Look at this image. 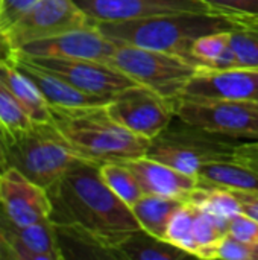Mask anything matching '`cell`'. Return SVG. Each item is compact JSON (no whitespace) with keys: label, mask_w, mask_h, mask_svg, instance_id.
Wrapping results in <instances>:
<instances>
[{"label":"cell","mask_w":258,"mask_h":260,"mask_svg":"<svg viewBox=\"0 0 258 260\" xmlns=\"http://www.w3.org/2000/svg\"><path fill=\"white\" fill-rule=\"evenodd\" d=\"M47 193L52 204L49 219L55 227L87 233L116 251L122 239L141 229L131 207L103 181L99 163L79 161Z\"/></svg>","instance_id":"cell-1"},{"label":"cell","mask_w":258,"mask_h":260,"mask_svg":"<svg viewBox=\"0 0 258 260\" xmlns=\"http://www.w3.org/2000/svg\"><path fill=\"white\" fill-rule=\"evenodd\" d=\"M52 123L84 158L94 163L126 161L144 157L151 139L120 125L106 104L87 107H53Z\"/></svg>","instance_id":"cell-2"},{"label":"cell","mask_w":258,"mask_h":260,"mask_svg":"<svg viewBox=\"0 0 258 260\" xmlns=\"http://www.w3.org/2000/svg\"><path fill=\"white\" fill-rule=\"evenodd\" d=\"M96 27L113 43L166 52L199 67L193 56L195 41L208 34L234 30L239 26L219 15L179 12L125 21H100Z\"/></svg>","instance_id":"cell-3"},{"label":"cell","mask_w":258,"mask_h":260,"mask_svg":"<svg viewBox=\"0 0 258 260\" xmlns=\"http://www.w3.org/2000/svg\"><path fill=\"white\" fill-rule=\"evenodd\" d=\"M82 160L53 123H33L6 137V169L15 168L44 189L53 186Z\"/></svg>","instance_id":"cell-4"},{"label":"cell","mask_w":258,"mask_h":260,"mask_svg":"<svg viewBox=\"0 0 258 260\" xmlns=\"http://www.w3.org/2000/svg\"><path fill=\"white\" fill-rule=\"evenodd\" d=\"M240 143L236 137L190 125L175 116L166 129L151 139L146 157L198 175L205 165L231 160Z\"/></svg>","instance_id":"cell-5"},{"label":"cell","mask_w":258,"mask_h":260,"mask_svg":"<svg viewBox=\"0 0 258 260\" xmlns=\"http://www.w3.org/2000/svg\"><path fill=\"white\" fill-rule=\"evenodd\" d=\"M111 66L173 102L199 69L179 56L123 43H116Z\"/></svg>","instance_id":"cell-6"},{"label":"cell","mask_w":258,"mask_h":260,"mask_svg":"<svg viewBox=\"0 0 258 260\" xmlns=\"http://www.w3.org/2000/svg\"><path fill=\"white\" fill-rule=\"evenodd\" d=\"M175 116L190 125L236 139L258 140V102L231 98H179Z\"/></svg>","instance_id":"cell-7"},{"label":"cell","mask_w":258,"mask_h":260,"mask_svg":"<svg viewBox=\"0 0 258 260\" xmlns=\"http://www.w3.org/2000/svg\"><path fill=\"white\" fill-rule=\"evenodd\" d=\"M108 113L129 131L154 139L175 117V102L135 84L116 93L106 102Z\"/></svg>","instance_id":"cell-8"},{"label":"cell","mask_w":258,"mask_h":260,"mask_svg":"<svg viewBox=\"0 0 258 260\" xmlns=\"http://www.w3.org/2000/svg\"><path fill=\"white\" fill-rule=\"evenodd\" d=\"M17 56L59 76L85 93L106 99H111L116 93L137 84L128 75L106 62L59 56H27L21 53H17Z\"/></svg>","instance_id":"cell-9"},{"label":"cell","mask_w":258,"mask_h":260,"mask_svg":"<svg viewBox=\"0 0 258 260\" xmlns=\"http://www.w3.org/2000/svg\"><path fill=\"white\" fill-rule=\"evenodd\" d=\"M90 26H96V23L73 0H38L6 30V35L17 50L27 43Z\"/></svg>","instance_id":"cell-10"},{"label":"cell","mask_w":258,"mask_h":260,"mask_svg":"<svg viewBox=\"0 0 258 260\" xmlns=\"http://www.w3.org/2000/svg\"><path fill=\"white\" fill-rule=\"evenodd\" d=\"M94 23L196 12L219 15L202 0H73ZM220 17V15H219Z\"/></svg>","instance_id":"cell-11"},{"label":"cell","mask_w":258,"mask_h":260,"mask_svg":"<svg viewBox=\"0 0 258 260\" xmlns=\"http://www.w3.org/2000/svg\"><path fill=\"white\" fill-rule=\"evenodd\" d=\"M114 50L116 43L108 40L96 26H90L27 43L15 52L27 56H59L111 64Z\"/></svg>","instance_id":"cell-12"},{"label":"cell","mask_w":258,"mask_h":260,"mask_svg":"<svg viewBox=\"0 0 258 260\" xmlns=\"http://www.w3.org/2000/svg\"><path fill=\"white\" fill-rule=\"evenodd\" d=\"M0 206L12 221L24 225L47 221L52 212L47 189L15 168L0 172Z\"/></svg>","instance_id":"cell-13"},{"label":"cell","mask_w":258,"mask_h":260,"mask_svg":"<svg viewBox=\"0 0 258 260\" xmlns=\"http://www.w3.org/2000/svg\"><path fill=\"white\" fill-rule=\"evenodd\" d=\"M0 233L12 260H62L50 219L29 225L18 224L0 206Z\"/></svg>","instance_id":"cell-14"},{"label":"cell","mask_w":258,"mask_h":260,"mask_svg":"<svg viewBox=\"0 0 258 260\" xmlns=\"http://www.w3.org/2000/svg\"><path fill=\"white\" fill-rule=\"evenodd\" d=\"M181 98H231L258 102V69L210 70L199 67Z\"/></svg>","instance_id":"cell-15"},{"label":"cell","mask_w":258,"mask_h":260,"mask_svg":"<svg viewBox=\"0 0 258 260\" xmlns=\"http://www.w3.org/2000/svg\"><path fill=\"white\" fill-rule=\"evenodd\" d=\"M199 184L258 193V140L242 142L231 160L205 165Z\"/></svg>","instance_id":"cell-16"},{"label":"cell","mask_w":258,"mask_h":260,"mask_svg":"<svg viewBox=\"0 0 258 260\" xmlns=\"http://www.w3.org/2000/svg\"><path fill=\"white\" fill-rule=\"evenodd\" d=\"M123 163L137 177L144 193L187 201L190 193L199 186L198 175L186 174L146 155L134 160H126Z\"/></svg>","instance_id":"cell-17"},{"label":"cell","mask_w":258,"mask_h":260,"mask_svg":"<svg viewBox=\"0 0 258 260\" xmlns=\"http://www.w3.org/2000/svg\"><path fill=\"white\" fill-rule=\"evenodd\" d=\"M15 66L35 84L40 93L46 98L49 105L53 107H87V105H99L106 104L109 99L85 93L71 84L65 82L59 76L43 70L21 58L15 53Z\"/></svg>","instance_id":"cell-18"},{"label":"cell","mask_w":258,"mask_h":260,"mask_svg":"<svg viewBox=\"0 0 258 260\" xmlns=\"http://www.w3.org/2000/svg\"><path fill=\"white\" fill-rule=\"evenodd\" d=\"M122 260H179L193 257L186 250L140 229L117 244Z\"/></svg>","instance_id":"cell-19"},{"label":"cell","mask_w":258,"mask_h":260,"mask_svg":"<svg viewBox=\"0 0 258 260\" xmlns=\"http://www.w3.org/2000/svg\"><path fill=\"white\" fill-rule=\"evenodd\" d=\"M0 75L33 123H52V110L35 84L15 66H0Z\"/></svg>","instance_id":"cell-20"},{"label":"cell","mask_w":258,"mask_h":260,"mask_svg":"<svg viewBox=\"0 0 258 260\" xmlns=\"http://www.w3.org/2000/svg\"><path fill=\"white\" fill-rule=\"evenodd\" d=\"M184 203L186 201L178 200V198L144 193L131 207V210L143 230H146L148 233H151L157 238L164 239L167 225H169L172 216Z\"/></svg>","instance_id":"cell-21"},{"label":"cell","mask_w":258,"mask_h":260,"mask_svg":"<svg viewBox=\"0 0 258 260\" xmlns=\"http://www.w3.org/2000/svg\"><path fill=\"white\" fill-rule=\"evenodd\" d=\"M228 235V219L196 209L193 222L195 257L211 260L216 245Z\"/></svg>","instance_id":"cell-22"},{"label":"cell","mask_w":258,"mask_h":260,"mask_svg":"<svg viewBox=\"0 0 258 260\" xmlns=\"http://www.w3.org/2000/svg\"><path fill=\"white\" fill-rule=\"evenodd\" d=\"M189 204L195 206L196 209H201L204 212L222 216L230 219L231 216L242 213V206L236 195L228 189L220 187H211V186H202L199 184L187 198Z\"/></svg>","instance_id":"cell-23"},{"label":"cell","mask_w":258,"mask_h":260,"mask_svg":"<svg viewBox=\"0 0 258 260\" xmlns=\"http://www.w3.org/2000/svg\"><path fill=\"white\" fill-rule=\"evenodd\" d=\"M100 175L106 186L129 207H132L144 195L137 177L123 161L102 163Z\"/></svg>","instance_id":"cell-24"},{"label":"cell","mask_w":258,"mask_h":260,"mask_svg":"<svg viewBox=\"0 0 258 260\" xmlns=\"http://www.w3.org/2000/svg\"><path fill=\"white\" fill-rule=\"evenodd\" d=\"M32 125V119L0 75V126L5 131L6 137L24 131Z\"/></svg>","instance_id":"cell-25"},{"label":"cell","mask_w":258,"mask_h":260,"mask_svg":"<svg viewBox=\"0 0 258 260\" xmlns=\"http://www.w3.org/2000/svg\"><path fill=\"white\" fill-rule=\"evenodd\" d=\"M195 215H196V207L184 203L172 216L167 232H166V241L186 250L190 253L193 257L195 251V244H193V222H195Z\"/></svg>","instance_id":"cell-26"},{"label":"cell","mask_w":258,"mask_h":260,"mask_svg":"<svg viewBox=\"0 0 258 260\" xmlns=\"http://www.w3.org/2000/svg\"><path fill=\"white\" fill-rule=\"evenodd\" d=\"M239 27L258 26V0H202Z\"/></svg>","instance_id":"cell-27"},{"label":"cell","mask_w":258,"mask_h":260,"mask_svg":"<svg viewBox=\"0 0 258 260\" xmlns=\"http://www.w3.org/2000/svg\"><path fill=\"white\" fill-rule=\"evenodd\" d=\"M230 43L236 53L237 69H258L257 27H237L231 30Z\"/></svg>","instance_id":"cell-28"},{"label":"cell","mask_w":258,"mask_h":260,"mask_svg":"<svg viewBox=\"0 0 258 260\" xmlns=\"http://www.w3.org/2000/svg\"><path fill=\"white\" fill-rule=\"evenodd\" d=\"M231 30H220L198 38L193 44V56L199 67L213 69L216 61L228 49Z\"/></svg>","instance_id":"cell-29"},{"label":"cell","mask_w":258,"mask_h":260,"mask_svg":"<svg viewBox=\"0 0 258 260\" xmlns=\"http://www.w3.org/2000/svg\"><path fill=\"white\" fill-rule=\"evenodd\" d=\"M213 259L258 260V244H249L227 235L214 248Z\"/></svg>","instance_id":"cell-30"},{"label":"cell","mask_w":258,"mask_h":260,"mask_svg":"<svg viewBox=\"0 0 258 260\" xmlns=\"http://www.w3.org/2000/svg\"><path fill=\"white\" fill-rule=\"evenodd\" d=\"M228 235L243 242L258 244V221L243 212L237 213L228 219Z\"/></svg>","instance_id":"cell-31"},{"label":"cell","mask_w":258,"mask_h":260,"mask_svg":"<svg viewBox=\"0 0 258 260\" xmlns=\"http://www.w3.org/2000/svg\"><path fill=\"white\" fill-rule=\"evenodd\" d=\"M38 0H2L0 2V27L6 32L11 29Z\"/></svg>","instance_id":"cell-32"},{"label":"cell","mask_w":258,"mask_h":260,"mask_svg":"<svg viewBox=\"0 0 258 260\" xmlns=\"http://www.w3.org/2000/svg\"><path fill=\"white\" fill-rule=\"evenodd\" d=\"M228 190H231L236 195V198L239 200V203L242 206V212L245 215L255 218L258 221V193L245 192V190H234V189H228Z\"/></svg>","instance_id":"cell-33"},{"label":"cell","mask_w":258,"mask_h":260,"mask_svg":"<svg viewBox=\"0 0 258 260\" xmlns=\"http://www.w3.org/2000/svg\"><path fill=\"white\" fill-rule=\"evenodd\" d=\"M15 49L11 44L6 32L0 27V66L12 64L15 61Z\"/></svg>","instance_id":"cell-34"},{"label":"cell","mask_w":258,"mask_h":260,"mask_svg":"<svg viewBox=\"0 0 258 260\" xmlns=\"http://www.w3.org/2000/svg\"><path fill=\"white\" fill-rule=\"evenodd\" d=\"M0 260H12V256H11L8 247H6V244H5V241L2 238V233H0Z\"/></svg>","instance_id":"cell-35"},{"label":"cell","mask_w":258,"mask_h":260,"mask_svg":"<svg viewBox=\"0 0 258 260\" xmlns=\"http://www.w3.org/2000/svg\"><path fill=\"white\" fill-rule=\"evenodd\" d=\"M254 27H257V29H258V26H254Z\"/></svg>","instance_id":"cell-36"},{"label":"cell","mask_w":258,"mask_h":260,"mask_svg":"<svg viewBox=\"0 0 258 260\" xmlns=\"http://www.w3.org/2000/svg\"><path fill=\"white\" fill-rule=\"evenodd\" d=\"M0 2H2V0H0Z\"/></svg>","instance_id":"cell-37"}]
</instances>
